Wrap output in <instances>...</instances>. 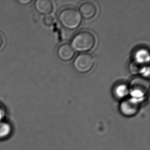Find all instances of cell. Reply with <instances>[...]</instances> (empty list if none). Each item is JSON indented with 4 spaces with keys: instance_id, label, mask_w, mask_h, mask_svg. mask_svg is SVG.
<instances>
[{
    "instance_id": "1",
    "label": "cell",
    "mask_w": 150,
    "mask_h": 150,
    "mask_svg": "<svg viewBox=\"0 0 150 150\" xmlns=\"http://www.w3.org/2000/svg\"><path fill=\"white\" fill-rule=\"evenodd\" d=\"M96 43V37L93 33L88 31H82L73 37L71 46L74 50L83 52L91 50Z\"/></svg>"
},
{
    "instance_id": "2",
    "label": "cell",
    "mask_w": 150,
    "mask_h": 150,
    "mask_svg": "<svg viewBox=\"0 0 150 150\" xmlns=\"http://www.w3.org/2000/svg\"><path fill=\"white\" fill-rule=\"evenodd\" d=\"M59 21L62 26L68 30H74L81 24L82 17L79 11L75 8H64L59 12Z\"/></svg>"
},
{
    "instance_id": "3",
    "label": "cell",
    "mask_w": 150,
    "mask_h": 150,
    "mask_svg": "<svg viewBox=\"0 0 150 150\" xmlns=\"http://www.w3.org/2000/svg\"><path fill=\"white\" fill-rule=\"evenodd\" d=\"M149 81L142 76L134 77L130 82L129 91L132 98L140 99L144 98L148 92Z\"/></svg>"
},
{
    "instance_id": "4",
    "label": "cell",
    "mask_w": 150,
    "mask_h": 150,
    "mask_svg": "<svg viewBox=\"0 0 150 150\" xmlns=\"http://www.w3.org/2000/svg\"><path fill=\"white\" fill-rule=\"evenodd\" d=\"M96 60L93 56L88 53H82L77 55L73 61L75 71L81 74L89 72L93 68Z\"/></svg>"
},
{
    "instance_id": "5",
    "label": "cell",
    "mask_w": 150,
    "mask_h": 150,
    "mask_svg": "<svg viewBox=\"0 0 150 150\" xmlns=\"http://www.w3.org/2000/svg\"><path fill=\"white\" fill-rule=\"evenodd\" d=\"M139 109L138 100L133 98H125L120 104V111L123 115L127 117L135 115L137 113Z\"/></svg>"
},
{
    "instance_id": "6",
    "label": "cell",
    "mask_w": 150,
    "mask_h": 150,
    "mask_svg": "<svg viewBox=\"0 0 150 150\" xmlns=\"http://www.w3.org/2000/svg\"><path fill=\"white\" fill-rule=\"evenodd\" d=\"M75 50L71 45L64 43L60 45L57 49V54L59 59L64 62L71 61L75 55Z\"/></svg>"
},
{
    "instance_id": "7",
    "label": "cell",
    "mask_w": 150,
    "mask_h": 150,
    "mask_svg": "<svg viewBox=\"0 0 150 150\" xmlns=\"http://www.w3.org/2000/svg\"><path fill=\"white\" fill-rule=\"evenodd\" d=\"M97 7L94 3L90 1L83 2L79 6V12L85 19L93 18L97 13Z\"/></svg>"
},
{
    "instance_id": "8",
    "label": "cell",
    "mask_w": 150,
    "mask_h": 150,
    "mask_svg": "<svg viewBox=\"0 0 150 150\" xmlns=\"http://www.w3.org/2000/svg\"><path fill=\"white\" fill-rule=\"evenodd\" d=\"M35 7L39 13L46 16L52 12L54 5L51 0H37L35 3Z\"/></svg>"
},
{
    "instance_id": "9",
    "label": "cell",
    "mask_w": 150,
    "mask_h": 150,
    "mask_svg": "<svg viewBox=\"0 0 150 150\" xmlns=\"http://www.w3.org/2000/svg\"><path fill=\"white\" fill-rule=\"evenodd\" d=\"M135 61L134 62L138 63L142 65H144L145 63L149 62V53L146 52L145 49H141L137 51L135 54Z\"/></svg>"
},
{
    "instance_id": "10",
    "label": "cell",
    "mask_w": 150,
    "mask_h": 150,
    "mask_svg": "<svg viewBox=\"0 0 150 150\" xmlns=\"http://www.w3.org/2000/svg\"><path fill=\"white\" fill-rule=\"evenodd\" d=\"M114 95L118 99H122L129 92V88L124 84H120L114 89Z\"/></svg>"
},
{
    "instance_id": "11",
    "label": "cell",
    "mask_w": 150,
    "mask_h": 150,
    "mask_svg": "<svg viewBox=\"0 0 150 150\" xmlns=\"http://www.w3.org/2000/svg\"><path fill=\"white\" fill-rule=\"evenodd\" d=\"M43 23L46 26H50L52 25L54 22V18L51 15H46L43 18Z\"/></svg>"
},
{
    "instance_id": "12",
    "label": "cell",
    "mask_w": 150,
    "mask_h": 150,
    "mask_svg": "<svg viewBox=\"0 0 150 150\" xmlns=\"http://www.w3.org/2000/svg\"><path fill=\"white\" fill-rule=\"evenodd\" d=\"M19 2L21 3H22V4H26L30 3L31 2V1H30V0H28V1H20Z\"/></svg>"
},
{
    "instance_id": "13",
    "label": "cell",
    "mask_w": 150,
    "mask_h": 150,
    "mask_svg": "<svg viewBox=\"0 0 150 150\" xmlns=\"http://www.w3.org/2000/svg\"><path fill=\"white\" fill-rule=\"evenodd\" d=\"M3 39L2 35H0V48L3 45Z\"/></svg>"
},
{
    "instance_id": "14",
    "label": "cell",
    "mask_w": 150,
    "mask_h": 150,
    "mask_svg": "<svg viewBox=\"0 0 150 150\" xmlns=\"http://www.w3.org/2000/svg\"><path fill=\"white\" fill-rule=\"evenodd\" d=\"M2 110H1V108H0V117L2 115Z\"/></svg>"
}]
</instances>
